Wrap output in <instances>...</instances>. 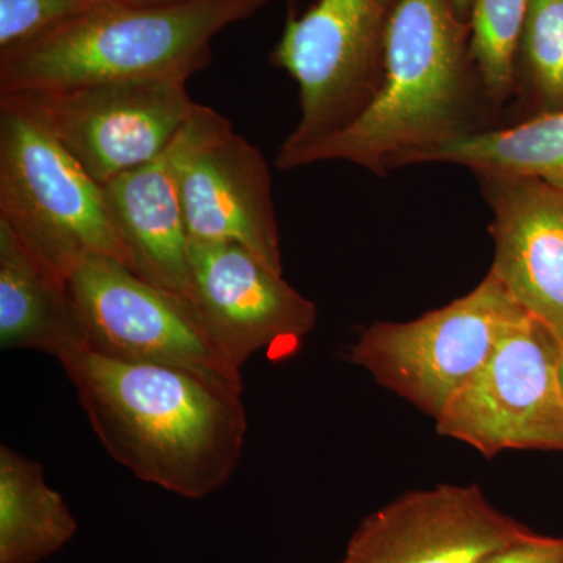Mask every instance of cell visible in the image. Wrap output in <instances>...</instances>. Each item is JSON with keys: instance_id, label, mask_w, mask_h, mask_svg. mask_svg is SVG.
<instances>
[{"instance_id": "obj_5", "label": "cell", "mask_w": 563, "mask_h": 563, "mask_svg": "<svg viewBox=\"0 0 563 563\" xmlns=\"http://www.w3.org/2000/svg\"><path fill=\"white\" fill-rule=\"evenodd\" d=\"M0 221L65 277L92 255L131 268L103 185L35 118L3 99Z\"/></svg>"}, {"instance_id": "obj_6", "label": "cell", "mask_w": 563, "mask_h": 563, "mask_svg": "<svg viewBox=\"0 0 563 563\" xmlns=\"http://www.w3.org/2000/svg\"><path fill=\"white\" fill-rule=\"evenodd\" d=\"M526 314L490 273L473 291L412 321L376 322L350 361L437 420Z\"/></svg>"}, {"instance_id": "obj_3", "label": "cell", "mask_w": 563, "mask_h": 563, "mask_svg": "<svg viewBox=\"0 0 563 563\" xmlns=\"http://www.w3.org/2000/svg\"><path fill=\"white\" fill-rule=\"evenodd\" d=\"M269 0H101L43 35L0 52V95L118 80L187 84L211 62V41Z\"/></svg>"}, {"instance_id": "obj_18", "label": "cell", "mask_w": 563, "mask_h": 563, "mask_svg": "<svg viewBox=\"0 0 563 563\" xmlns=\"http://www.w3.org/2000/svg\"><path fill=\"white\" fill-rule=\"evenodd\" d=\"M514 76L515 96L531 103L533 117L563 110V0L529 2Z\"/></svg>"}, {"instance_id": "obj_8", "label": "cell", "mask_w": 563, "mask_h": 563, "mask_svg": "<svg viewBox=\"0 0 563 563\" xmlns=\"http://www.w3.org/2000/svg\"><path fill=\"white\" fill-rule=\"evenodd\" d=\"M0 99L35 118L101 185L161 157L198 106L173 80L99 81Z\"/></svg>"}, {"instance_id": "obj_11", "label": "cell", "mask_w": 563, "mask_h": 563, "mask_svg": "<svg viewBox=\"0 0 563 563\" xmlns=\"http://www.w3.org/2000/svg\"><path fill=\"white\" fill-rule=\"evenodd\" d=\"M179 188L190 242L239 244L284 274L268 163L210 107L181 158Z\"/></svg>"}, {"instance_id": "obj_9", "label": "cell", "mask_w": 563, "mask_h": 563, "mask_svg": "<svg viewBox=\"0 0 563 563\" xmlns=\"http://www.w3.org/2000/svg\"><path fill=\"white\" fill-rule=\"evenodd\" d=\"M84 350L131 363L174 366L244 388L195 314L117 258L92 255L66 277Z\"/></svg>"}, {"instance_id": "obj_13", "label": "cell", "mask_w": 563, "mask_h": 563, "mask_svg": "<svg viewBox=\"0 0 563 563\" xmlns=\"http://www.w3.org/2000/svg\"><path fill=\"white\" fill-rule=\"evenodd\" d=\"M490 206V274L563 342V191L529 177L477 176Z\"/></svg>"}, {"instance_id": "obj_24", "label": "cell", "mask_w": 563, "mask_h": 563, "mask_svg": "<svg viewBox=\"0 0 563 563\" xmlns=\"http://www.w3.org/2000/svg\"><path fill=\"white\" fill-rule=\"evenodd\" d=\"M340 563H350V562H346V561H344V559H343V562H340Z\"/></svg>"}, {"instance_id": "obj_21", "label": "cell", "mask_w": 563, "mask_h": 563, "mask_svg": "<svg viewBox=\"0 0 563 563\" xmlns=\"http://www.w3.org/2000/svg\"><path fill=\"white\" fill-rule=\"evenodd\" d=\"M479 563H563V537L532 532L520 542L496 551Z\"/></svg>"}, {"instance_id": "obj_4", "label": "cell", "mask_w": 563, "mask_h": 563, "mask_svg": "<svg viewBox=\"0 0 563 563\" xmlns=\"http://www.w3.org/2000/svg\"><path fill=\"white\" fill-rule=\"evenodd\" d=\"M404 0H313L290 14L272 63L299 88L301 118L282 144L279 169L346 131L383 88L393 20Z\"/></svg>"}, {"instance_id": "obj_10", "label": "cell", "mask_w": 563, "mask_h": 563, "mask_svg": "<svg viewBox=\"0 0 563 563\" xmlns=\"http://www.w3.org/2000/svg\"><path fill=\"white\" fill-rule=\"evenodd\" d=\"M190 302L211 344L239 373L257 352L298 347L318 318L284 274L233 243L191 242Z\"/></svg>"}, {"instance_id": "obj_1", "label": "cell", "mask_w": 563, "mask_h": 563, "mask_svg": "<svg viewBox=\"0 0 563 563\" xmlns=\"http://www.w3.org/2000/svg\"><path fill=\"white\" fill-rule=\"evenodd\" d=\"M60 365L99 442L139 479L190 499L229 483L246 442L243 388L88 350Z\"/></svg>"}, {"instance_id": "obj_2", "label": "cell", "mask_w": 563, "mask_h": 563, "mask_svg": "<svg viewBox=\"0 0 563 563\" xmlns=\"http://www.w3.org/2000/svg\"><path fill=\"white\" fill-rule=\"evenodd\" d=\"M498 113L473 57L470 24L453 0H404L388 35L379 95L302 166L342 161L387 176L426 152L498 128Z\"/></svg>"}, {"instance_id": "obj_7", "label": "cell", "mask_w": 563, "mask_h": 563, "mask_svg": "<svg viewBox=\"0 0 563 563\" xmlns=\"http://www.w3.org/2000/svg\"><path fill=\"white\" fill-rule=\"evenodd\" d=\"M437 432L485 457L563 451V342L526 313L454 393Z\"/></svg>"}, {"instance_id": "obj_15", "label": "cell", "mask_w": 563, "mask_h": 563, "mask_svg": "<svg viewBox=\"0 0 563 563\" xmlns=\"http://www.w3.org/2000/svg\"><path fill=\"white\" fill-rule=\"evenodd\" d=\"M0 346L62 362L84 350L79 317L63 274L0 221Z\"/></svg>"}, {"instance_id": "obj_22", "label": "cell", "mask_w": 563, "mask_h": 563, "mask_svg": "<svg viewBox=\"0 0 563 563\" xmlns=\"http://www.w3.org/2000/svg\"><path fill=\"white\" fill-rule=\"evenodd\" d=\"M454 9L462 21L468 22L472 16L474 0H453Z\"/></svg>"}, {"instance_id": "obj_16", "label": "cell", "mask_w": 563, "mask_h": 563, "mask_svg": "<svg viewBox=\"0 0 563 563\" xmlns=\"http://www.w3.org/2000/svg\"><path fill=\"white\" fill-rule=\"evenodd\" d=\"M79 523L47 484L41 463L0 446V563H40L76 536Z\"/></svg>"}, {"instance_id": "obj_14", "label": "cell", "mask_w": 563, "mask_h": 563, "mask_svg": "<svg viewBox=\"0 0 563 563\" xmlns=\"http://www.w3.org/2000/svg\"><path fill=\"white\" fill-rule=\"evenodd\" d=\"M207 109L201 103L196 106L190 120L161 157L103 185L132 272L191 313V242L181 207L179 166L201 131Z\"/></svg>"}, {"instance_id": "obj_23", "label": "cell", "mask_w": 563, "mask_h": 563, "mask_svg": "<svg viewBox=\"0 0 563 563\" xmlns=\"http://www.w3.org/2000/svg\"><path fill=\"white\" fill-rule=\"evenodd\" d=\"M114 2L131 3V5H158V3L174 2V0H114ZM295 3L298 0H288Z\"/></svg>"}, {"instance_id": "obj_17", "label": "cell", "mask_w": 563, "mask_h": 563, "mask_svg": "<svg viewBox=\"0 0 563 563\" xmlns=\"http://www.w3.org/2000/svg\"><path fill=\"white\" fill-rule=\"evenodd\" d=\"M418 163L465 166L476 176L529 177L563 191V110L474 133L426 152Z\"/></svg>"}, {"instance_id": "obj_19", "label": "cell", "mask_w": 563, "mask_h": 563, "mask_svg": "<svg viewBox=\"0 0 563 563\" xmlns=\"http://www.w3.org/2000/svg\"><path fill=\"white\" fill-rule=\"evenodd\" d=\"M531 0H474L472 52L488 98L499 111L515 98L514 63Z\"/></svg>"}, {"instance_id": "obj_20", "label": "cell", "mask_w": 563, "mask_h": 563, "mask_svg": "<svg viewBox=\"0 0 563 563\" xmlns=\"http://www.w3.org/2000/svg\"><path fill=\"white\" fill-rule=\"evenodd\" d=\"M101 0H0V52L43 35Z\"/></svg>"}, {"instance_id": "obj_12", "label": "cell", "mask_w": 563, "mask_h": 563, "mask_svg": "<svg viewBox=\"0 0 563 563\" xmlns=\"http://www.w3.org/2000/svg\"><path fill=\"white\" fill-rule=\"evenodd\" d=\"M533 531L499 512L477 485L442 484L399 496L365 518L350 563H479Z\"/></svg>"}]
</instances>
